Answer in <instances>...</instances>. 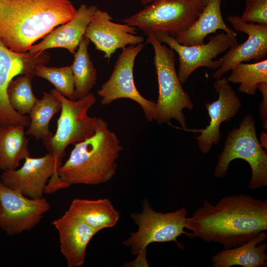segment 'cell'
Segmentation results:
<instances>
[{
  "label": "cell",
  "instance_id": "obj_12",
  "mask_svg": "<svg viewBox=\"0 0 267 267\" xmlns=\"http://www.w3.org/2000/svg\"><path fill=\"white\" fill-rule=\"evenodd\" d=\"M161 43H165L178 56V79L182 85L196 69L204 67L212 70L219 68L222 62L220 58L213 60L220 53L238 44L237 37L226 33L213 36L207 44L187 46L180 44L171 35L163 32L154 33Z\"/></svg>",
  "mask_w": 267,
  "mask_h": 267
},
{
  "label": "cell",
  "instance_id": "obj_32",
  "mask_svg": "<svg viewBox=\"0 0 267 267\" xmlns=\"http://www.w3.org/2000/svg\"><path fill=\"white\" fill-rule=\"evenodd\" d=\"M204 6L208 3L209 0H200Z\"/></svg>",
  "mask_w": 267,
  "mask_h": 267
},
{
  "label": "cell",
  "instance_id": "obj_29",
  "mask_svg": "<svg viewBox=\"0 0 267 267\" xmlns=\"http://www.w3.org/2000/svg\"><path fill=\"white\" fill-rule=\"evenodd\" d=\"M258 89L262 94V99L259 106V115L265 130H267V83H261L258 85Z\"/></svg>",
  "mask_w": 267,
  "mask_h": 267
},
{
  "label": "cell",
  "instance_id": "obj_30",
  "mask_svg": "<svg viewBox=\"0 0 267 267\" xmlns=\"http://www.w3.org/2000/svg\"><path fill=\"white\" fill-rule=\"evenodd\" d=\"M261 146L263 147L266 148V150L267 149V134L263 132L261 133L260 134V141H259Z\"/></svg>",
  "mask_w": 267,
  "mask_h": 267
},
{
  "label": "cell",
  "instance_id": "obj_16",
  "mask_svg": "<svg viewBox=\"0 0 267 267\" xmlns=\"http://www.w3.org/2000/svg\"><path fill=\"white\" fill-rule=\"evenodd\" d=\"M229 83L225 77L217 79L214 88L219 97L217 100L205 104L210 123L205 129L198 130L201 134L196 137L200 150L204 154L219 142L222 123L234 118L242 106L240 99Z\"/></svg>",
  "mask_w": 267,
  "mask_h": 267
},
{
  "label": "cell",
  "instance_id": "obj_24",
  "mask_svg": "<svg viewBox=\"0 0 267 267\" xmlns=\"http://www.w3.org/2000/svg\"><path fill=\"white\" fill-rule=\"evenodd\" d=\"M89 40L85 35L74 54L71 65L77 99L89 93L97 79V70L88 52Z\"/></svg>",
  "mask_w": 267,
  "mask_h": 267
},
{
  "label": "cell",
  "instance_id": "obj_17",
  "mask_svg": "<svg viewBox=\"0 0 267 267\" xmlns=\"http://www.w3.org/2000/svg\"><path fill=\"white\" fill-rule=\"evenodd\" d=\"M59 237L60 251L68 267H80L85 261L87 246L99 231L66 211L52 222Z\"/></svg>",
  "mask_w": 267,
  "mask_h": 267
},
{
  "label": "cell",
  "instance_id": "obj_11",
  "mask_svg": "<svg viewBox=\"0 0 267 267\" xmlns=\"http://www.w3.org/2000/svg\"><path fill=\"white\" fill-rule=\"evenodd\" d=\"M49 56L45 53H19L7 47L0 40V126L21 124L29 127L30 118L14 110L7 98L8 85L15 77L27 75L33 78L35 66L46 63Z\"/></svg>",
  "mask_w": 267,
  "mask_h": 267
},
{
  "label": "cell",
  "instance_id": "obj_6",
  "mask_svg": "<svg viewBox=\"0 0 267 267\" xmlns=\"http://www.w3.org/2000/svg\"><path fill=\"white\" fill-rule=\"evenodd\" d=\"M204 6L200 0H155L122 21L147 36L163 32L175 37L195 22Z\"/></svg>",
  "mask_w": 267,
  "mask_h": 267
},
{
  "label": "cell",
  "instance_id": "obj_18",
  "mask_svg": "<svg viewBox=\"0 0 267 267\" xmlns=\"http://www.w3.org/2000/svg\"><path fill=\"white\" fill-rule=\"evenodd\" d=\"M97 9L93 5L88 6L85 4H82L73 18L61 26L53 29L40 43L31 46L29 52H43L49 48L61 47L67 49L70 53L74 54L85 35L92 15Z\"/></svg>",
  "mask_w": 267,
  "mask_h": 267
},
{
  "label": "cell",
  "instance_id": "obj_25",
  "mask_svg": "<svg viewBox=\"0 0 267 267\" xmlns=\"http://www.w3.org/2000/svg\"><path fill=\"white\" fill-rule=\"evenodd\" d=\"M228 82L240 84L238 91L254 95L259 83H267V60L253 63L241 62L232 69Z\"/></svg>",
  "mask_w": 267,
  "mask_h": 267
},
{
  "label": "cell",
  "instance_id": "obj_9",
  "mask_svg": "<svg viewBox=\"0 0 267 267\" xmlns=\"http://www.w3.org/2000/svg\"><path fill=\"white\" fill-rule=\"evenodd\" d=\"M54 157L48 152L38 158L27 157L23 165L13 170L3 171L1 181L7 187L31 198L43 197L69 186L57 174Z\"/></svg>",
  "mask_w": 267,
  "mask_h": 267
},
{
  "label": "cell",
  "instance_id": "obj_26",
  "mask_svg": "<svg viewBox=\"0 0 267 267\" xmlns=\"http://www.w3.org/2000/svg\"><path fill=\"white\" fill-rule=\"evenodd\" d=\"M27 75H20L10 82L7 98L11 107L22 115L29 114L38 99L32 91L31 80Z\"/></svg>",
  "mask_w": 267,
  "mask_h": 267
},
{
  "label": "cell",
  "instance_id": "obj_33",
  "mask_svg": "<svg viewBox=\"0 0 267 267\" xmlns=\"http://www.w3.org/2000/svg\"><path fill=\"white\" fill-rule=\"evenodd\" d=\"M1 205H0V213H1Z\"/></svg>",
  "mask_w": 267,
  "mask_h": 267
},
{
  "label": "cell",
  "instance_id": "obj_1",
  "mask_svg": "<svg viewBox=\"0 0 267 267\" xmlns=\"http://www.w3.org/2000/svg\"><path fill=\"white\" fill-rule=\"evenodd\" d=\"M188 238L222 244L224 249L245 243L267 230V201L240 194L225 196L216 204L204 201L186 219Z\"/></svg>",
  "mask_w": 267,
  "mask_h": 267
},
{
  "label": "cell",
  "instance_id": "obj_19",
  "mask_svg": "<svg viewBox=\"0 0 267 267\" xmlns=\"http://www.w3.org/2000/svg\"><path fill=\"white\" fill-rule=\"evenodd\" d=\"M222 0H209L195 22L187 30L178 34L175 40L181 44L191 46L204 44L206 36L223 30L228 35L237 37L236 32L225 23L221 12Z\"/></svg>",
  "mask_w": 267,
  "mask_h": 267
},
{
  "label": "cell",
  "instance_id": "obj_27",
  "mask_svg": "<svg viewBox=\"0 0 267 267\" xmlns=\"http://www.w3.org/2000/svg\"><path fill=\"white\" fill-rule=\"evenodd\" d=\"M34 74L51 83L57 91L68 99H77L71 65L56 68L38 64L35 66Z\"/></svg>",
  "mask_w": 267,
  "mask_h": 267
},
{
  "label": "cell",
  "instance_id": "obj_31",
  "mask_svg": "<svg viewBox=\"0 0 267 267\" xmlns=\"http://www.w3.org/2000/svg\"><path fill=\"white\" fill-rule=\"evenodd\" d=\"M141 3L143 5H147L155 1V0H139Z\"/></svg>",
  "mask_w": 267,
  "mask_h": 267
},
{
  "label": "cell",
  "instance_id": "obj_23",
  "mask_svg": "<svg viewBox=\"0 0 267 267\" xmlns=\"http://www.w3.org/2000/svg\"><path fill=\"white\" fill-rule=\"evenodd\" d=\"M42 92L43 97L38 100L29 114L30 122L25 133L36 139H42L48 150L53 135L49 130V124L52 117L61 109V103L50 92Z\"/></svg>",
  "mask_w": 267,
  "mask_h": 267
},
{
  "label": "cell",
  "instance_id": "obj_2",
  "mask_svg": "<svg viewBox=\"0 0 267 267\" xmlns=\"http://www.w3.org/2000/svg\"><path fill=\"white\" fill-rule=\"evenodd\" d=\"M76 12L69 0H0V40L13 51L26 52Z\"/></svg>",
  "mask_w": 267,
  "mask_h": 267
},
{
  "label": "cell",
  "instance_id": "obj_5",
  "mask_svg": "<svg viewBox=\"0 0 267 267\" xmlns=\"http://www.w3.org/2000/svg\"><path fill=\"white\" fill-rule=\"evenodd\" d=\"M236 159L245 160L251 167L252 175L248 184L251 189L267 186V151L257 138L255 120L252 114L246 115L239 127L227 135L214 172L215 177H225L230 163Z\"/></svg>",
  "mask_w": 267,
  "mask_h": 267
},
{
  "label": "cell",
  "instance_id": "obj_10",
  "mask_svg": "<svg viewBox=\"0 0 267 267\" xmlns=\"http://www.w3.org/2000/svg\"><path fill=\"white\" fill-rule=\"evenodd\" d=\"M143 46L141 43L122 49L109 79L101 85L97 93L101 98L102 106L121 98L134 101L142 108L145 118L150 122L155 119L156 102L146 99L139 93L134 84L133 72L135 59Z\"/></svg>",
  "mask_w": 267,
  "mask_h": 267
},
{
  "label": "cell",
  "instance_id": "obj_20",
  "mask_svg": "<svg viewBox=\"0 0 267 267\" xmlns=\"http://www.w3.org/2000/svg\"><path fill=\"white\" fill-rule=\"evenodd\" d=\"M267 238L265 231H262L242 245L218 252L212 257L213 267H265L267 264V244L262 242Z\"/></svg>",
  "mask_w": 267,
  "mask_h": 267
},
{
  "label": "cell",
  "instance_id": "obj_7",
  "mask_svg": "<svg viewBox=\"0 0 267 267\" xmlns=\"http://www.w3.org/2000/svg\"><path fill=\"white\" fill-rule=\"evenodd\" d=\"M140 213L131 215V218L138 226L137 231L131 233L124 243L131 248L132 254L146 259V248L154 242H175L181 249L183 246L177 240L182 234L188 236L185 231L187 211L182 207L176 211L163 213L154 211L148 201L142 202Z\"/></svg>",
  "mask_w": 267,
  "mask_h": 267
},
{
  "label": "cell",
  "instance_id": "obj_4",
  "mask_svg": "<svg viewBox=\"0 0 267 267\" xmlns=\"http://www.w3.org/2000/svg\"><path fill=\"white\" fill-rule=\"evenodd\" d=\"M147 43L154 49V64L159 88L154 120L158 124H170L176 120L183 130H186L184 109L192 110L194 105L189 94L181 84L175 68V51L162 44L154 33L147 35Z\"/></svg>",
  "mask_w": 267,
  "mask_h": 267
},
{
  "label": "cell",
  "instance_id": "obj_14",
  "mask_svg": "<svg viewBox=\"0 0 267 267\" xmlns=\"http://www.w3.org/2000/svg\"><path fill=\"white\" fill-rule=\"evenodd\" d=\"M227 20L236 32H242L248 35L246 41L229 47V50L221 58V66L213 74V77L218 79L238 64L254 60L259 61L264 59L267 54V25L247 23L238 15L228 16Z\"/></svg>",
  "mask_w": 267,
  "mask_h": 267
},
{
  "label": "cell",
  "instance_id": "obj_22",
  "mask_svg": "<svg viewBox=\"0 0 267 267\" xmlns=\"http://www.w3.org/2000/svg\"><path fill=\"white\" fill-rule=\"evenodd\" d=\"M25 127L21 124L0 126V169H17L20 162L31 156Z\"/></svg>",
  "mask_w": 267,
  "mask_h": 267
},
{
  "label": "cell",
  "instance_id": "obj_3",
  "mask_svg": "<svg viewBox=\"0 0 267 267\" xmlns=\"http://www.w3.org/2000/svg\"><path fill=\"white\" fill-rule=\"evenodd\" d=\"M122 150L116 134L99 118L94 134L74 145L68 159L58 168V175L68 186L106 182L116 174V160Z\"/></svg>",
  "mask_w": 267,
  "mask_h": 267
},
{
  "label": "cell",
  "instance_id": "obj_21",
  "mask_svg": "<svg viewBox=\"0 0 267 267\" xmlns=\"http://www.w3.org/2000/svg\"><path fill=\"white\" fill-rule=\"evenodd\" d=\"M67 211L99 231L115 226L120 218L119 212L107 198H76Z\"/></svg>",
  "mask_w": 267,
  "mask_h": 267
},
{
  "label": "cell",
  "instance_id": "obj_28",
  "mask_svg": "<svg viewBox=\"0 0 267 267\" xmlns=\"http://www.w3.org/2000/svg\"><path fill=\"white\" fill-rule=\"evenodd\" d=\"M245 3L242 19L247 23L267 25V0H245Z\"/></svg>",
  "mask_w": 267,
  "mask_h": 267
},
{
  "label": "cell",
  "instance_id": "obj_13",
  "mask_svg": "<svg viewBox=\"0 0 267 267\" xmlns=\"http://www.w3.org/2000/svg\"><path fill=\"white\" fill-rule=\"evenodd\" d=\"M0 228L13 236L36 227L50 205L44 197L31 198L5 186L0 181Z\"/></svg>",
  "mask_w": 267,
  "mask_h": 267
},
{
  "label": "cell",
  "instance_id": "obj_8",
  "mask_svg": "<svg viewBox=\"0 0 267 267\" xmlns=\"http://www.w3.org/2000/svg\"><path fill=\"white\" fill-rule=\"evenodd\" d=\"M50 93L61 103V111L57 122L56 131L47 150L53 155L58 169L62 165L66 148L70 144L75 145L92 136L95 133L99 118L88 115L89 109L96 102V98L92 93L89 92L73 101L55 89H51Z\"/></svg>",
  "mask_w": 267,
  "mask_h": 267
},
{
  "label": "cell",
  "instance_id": "obj_15",
  "mask_svg": "<svg viewBox=\"0 0 267 267\" xmlns=\"http://www.w3.org/2000/svg\"><path fill=\"white\" fill-rule=\"evenodd\" d=\"M112 19L107 12L97 9L85 34L94 44L95 49L104 53L103 57L108 62L117 49L141 44L144 41L142 36L136 35V27L125 23H116Z\"/></svg>",
  "mask_w": 267,
  "mask_h": 267
}]
</instances>
